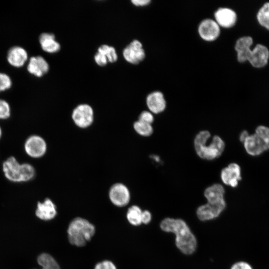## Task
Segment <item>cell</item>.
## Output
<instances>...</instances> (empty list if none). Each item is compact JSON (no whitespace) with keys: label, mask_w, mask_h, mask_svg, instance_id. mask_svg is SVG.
Returning <instances> with one entry per match:
<instances>
[{"label":"cell","mask_w":269,"mask_h":269,"mask_svg":"<svg viewBox=\"0 0 269 269\" xmlns=\"http://www.w3.org/2000/svg\"><path fill=\"white\" fill-rule=\"evenodd\" d=\"M41 49L48 53H55L60 49V45L55 39L54 34L52 33L43 32L38 38Z\"/></svg>","instance_id":"21"},{"label":"cell","mask_w":269,"mask_h":269,"mask_svg":"<svg viewBox=\"0 0 269 269\" xmlns=\"http://www.w3.org/2000/svg\"><path fill=\"white\" fill-rule=\"evenodd\" d=\"M253 44L251 37L245 36L240 38L236 41L235 49L237 52V59L240 62L248 60L252 50L250 46Z\"/></svg>","instance_id":"20"},{"label":"cell","mask_w":269,"mask_h":269,"mask_svg":"<svg viewBox=\"0 0 269 269\" xmlns=\"http://www.w3.org/2000/svg\"><path fill=\"white\" fill-rule=\"evenodd\" d=\"M269 57V51L264 45L257 44L251 51L248 61L255 67L260 68L265 66Z\"/></svg>","instance_id":"18"},{"label":"cell","mask_w":269,"mask_h":269,"mask_svg":"<svg viewBox=\"0 0 269 269\" xmlns=\"http://www.w3.org/2000/svg\"><path fill=\"white\" fill-rule=\"evenodd\" d=\"M146 104L149 111L153 114L162 113L166 107L164 95L160 91H154L149 94L146 98Z\"/></svg>","instance_id":"16"},{"label":"cell","mask_w":269,"mask_h":269,"mask_svg":"<svg viewBox=\"0 0 269 269\" xmlns=\"http://www.w3.org/2000/svg\"><path fill=\"white\" fill-rule=\"evenodd\" d=\"M67 233L69 242L71 245L83 247L94 235L95 228L86 219L77 217L69 224Z\"/></svg>","instance_id":"4"},{"label":"cell","mask_w":269,"mask_h":269,"mask_svg":"<svg viewBox=\"0 0 269 269\" xmlns=\"http://www.w3.org/2000/svg\"><path fill=\"white\" fill-rule=\"evenodd\" d=\"M249 135L248 133L246 131H244L240 134L239 139L241 142H243Z\"/></svg>","instance_id":"36"},{"label":"cell","mask_w":269,"mask_h":269,"mask_svg":"<svg viewBox=\"0 0 269 269\" xmlns=\"http://www.w3.org/2000/svg\"><path fill=\"white\" fill-rule=\"evenodd\" d=\"M230 269H253V268L249 263L241 261L234 263Z\"/></svg>","instance_id":"32"},{"label":"cell","mask_w":269,"mask_h":269,"mask_svg":"<svg viewBox=\"0 0 269 269\" xmlns=\"http://www.w3.org/2000/svg\"><path fill=\"white\" fill-rule=\"evenodd\" d=\"M37 260L38 264L41 267V269H60L57 262L49 254H41L37 257Z\"/></svg>","instance_id":"22"},{"label":"cell","mask_w":269,"mask_h":269,"mask_svg":"<svg viewBox=\"0 0 269 269\" xmlns=\"http://www.w3.org/2000/svg\"><path fill=\"white\" fill-rule=\"evenodd\" d=\"M138 120L152 125L154 121V118L153 114L150 111H144L139 114Z\"/></svg>","instance_id":"29"},{"label":"cell","mask_w":269,"mask_h":269,"mask_svg":"<svg viewBox=\"0 0 269 269\" xmlns=\"http://www.w3.org/2000/svg\"><path fill=\"white\" fill-rule=\"evenodd\" d=\"M225 188L222 184L214 183L206 187L203 194L207 203L217 204L225 201Z\"/></svg>","instance_id":"19"},{"label":"cell","mask_w":269,"mask_h":269,"mask_svg":"<svg viewBox=\"0 0 269 269\" xmlns=\"http://www.w3.org/2000/svg\"><path fill=\"white\" fill-rule=\"evenodd\" d=\"M72 118L78 127L82 129L88 128L94 121L93 109L88 104H80L73 110Z\"/></svg>","instance_id":"6"},{"label":"cell","mask_w":269,"mask_h":269,"mask_svg":"<svg viewBox=\"0 0 269 269\" xmlns=\"http://www.w3.org/2000/svg\"><path fill=\"white\" fill-rule=\"evenodd\" d=\"M220 178L222 183L230 187L235 188L241 179V167L236 163H231L221 171Z\"/></svg>","instance_id":"11"},{"label":"cell","mask_w":269,"mask_h":269,"mask_svg":"<svg viewBox=\"0 0 269 269\" xmlns=\"http://www.w3.org/2000/svg\"><path fill=\"white\" fill-rule=\"evenodd\" d=\"M226 201L217 204L206 203L196 209V214L198 219L202 222L215 219L219 217L226 208Z\"/></svg>","instance_id":"7"},{"label":"cell","mask_w":269,"mask_h":269,"mask_svg":"<svg viewBox=\"0 0 269 269\" xmlns=\"http://www.w3.org/2000/svg\"><path fill=\"white\" fill-rule=\"evenodd\" d=\"M152 219V215L150 211L145 210L142 211L141 214V223L143 224H149Z\"/></svg>","instance_id":"34"},{"label":"cell","mask_w":269,"mask_h":269,"mask_svg":"<svg viewBox=\"0 0 269 269\" xmlns=\"http://www.w3.org/2000/svg\"><path fill=\"white\" fill-rule=\"evenodd\" d=\"M257 18L261 25L269 30V3H265L259 10Z\"/></svg>","instance_id":"26"},{"label":"cell","mask_w":269,"mask_h":269,"mask_svg":"<svg viewBox=\"0 0 269 269\" xmlns=\"http://www.w3.org/2000/svg\"><path fill=\"white\" fill-rule=\"evenodd\" d=\"M12 85L11 77L7 74L0 72V93L9 90Z\"/></svg>","instance_id":"27"},{"label":"cell","mask_w":269,"mask_h":269,"mask_svg":"<svg viewBox=\"0 0 269 269\" xmlns=\"http://www.w3.org/2000/svg\"><path fill=\"white\" fill-rule=\"evenodd\" d=\"M131 2L136 6H143L148 5L151 1L150 0H133Z\"/></svg>","instance_id":"35"},{"label":"cell","mask_w":269,"mask_h":269,"mask_svg":"<svg viewBox=\"0 0 269 269\" xmlns=\"http://www.w3.org/2000/svg\"><path fill=\"white\" fill-rule=\"evenodd\" d=\"M10 115L11 108L9 104L6 100L0 99V120H6Z\"/></svg>","instance_id":"28"},{"label":"cell","mask_w":269,"mask_h":269,"mask_svg":"<svg viewBox=\"0 0 269 269\" xmlns=\"http://www.w3.org/2000/svg\"><path fill=\"white\" fill-rule=\"evenodd\" d=\"M2 129H1V127L0 126V139L2 136Z\"/></svg>","instance_id":"37"},{"label":"cell","mask_w":269,"mask_h":269,"mask_svg":"<svg viewBox=\"0 0 269 269\" xmlns=\"http://www.w3.org/2000/svg\"><path fill=\"white\" fill-rule=\"evenodd\" d=\"M123 54L125 59L133 64H138L145 56L142 43L136 39L132 41L124 48Z\"/></svg>","instance_id":"10"},{"label":"cell","mask_w":269,"mask_h":269,"mask_svg":"<svg viewBox=\"0 0 269 269\" xmlns=\"http://www.w3.org/2000/svg\"><path fill=\"white\" fill-rule=\"evenodd\" d=\"M24 149L29 157L39 158L43 156L47 151V143L42 136L32 134L26 139L24 143Z\"/></svg>","instance_id":"5"},{"label":"cell","mask_w":269,"mask_h":269,"mask_svg":"<svg viewBox=\"0 0 269 269\" xmlns=\"http://www.w3.org/2000/svg\"><path fill=\"white\" fill-rule=\"evenodd\" d=\"M255 134L263 139L269 141V128L264 126H259L256 130Z\"/></svg>","instance_id":"30"},{"label":"cell","mask_w":269,"mask_h":269,"mask_svg":"<svg viewBox=\"0 0 269 269\" xmlns=\"http://www.w3.org/2000/svg\"><path fill=\"white\" fill-rule=\"evenodd\" d=\"M94 269H117V268L112 262L106 260L98 263Z\"/></svg>","instance_id":"31"},{"label":"cell","mask_w":269,"mask_h":269,"mask_svg":"<svg viewBox=\"0 0 269 269\" xmlns=\"http://www.w3.org/2000/svg\"><path fill=\"white\" fill-rule=\"evenodd\" d=\"M243 144L247 152L252 156L259 155L269 149V141L264 140L255 134L249 135Z\"/></svg>","instance_id":"13"},{"label":"cell","mask_w":269,"mask_h":269,"mask_svg":"<svg viewBox=\"0 0 269 269\" xmlns=\"http://www.w3.org/2000/svg\"><path fill=\"white\" fill-rule=\"evenodd\" d=\"M94 60L95 62L100 66H104L108 62L106 56L98 52L94 56Z\"/></svg>","instance_id":"33"},{"label":"cell","mask_w":269,"mask_h":269,"mask_svg":"<svg viewBox=\"0 0 269 269\" xmlns=\"http://www.w3.org/2000/svg\"><path fill=\"white\" fill-rule=\"evenodd\" d=\"M196 154L201 159L212 160L219 157L225 148L224 140L218 135L212 136L207 130L199 132L193 141Z\"/></svg>","instance_id":"2"},{"label":"cell","mask_w":269,"mask_h":269,"mask_svg":"<svg viewBox=\"0 0 269 269\" xmlns=\"http://www.w3.org/2000/svg\"><path fill=\"white\" fill-rule=\"evenodd\" d=\"M98 52L106 56L109 62L114 63L118 59V55L116 49L113 46L103 44L98 48Z\"/></svg>","instance_id":"25"},{"label":"cell","mask_w":269,"mask_h":269,"mask_svg":"<svg viewBox=\"0 0 269 269\" xmlns=\"http://www.w3.org/2000/svg\"><path fill=\"white\" fill-rule=\"evenodd\" d=\"M56 214V205L50 199L46 198L42 202L37 203L35 215L39 219L44 221L50 220Z\"/></svg>","instance_id":"17"},{"label":"cell","mask_w":269,"mask_h":269,"mask_svg":"<svg viewBox=\"0 0 269 269\" xmlns=\"http://www.w3.org/2000/svg\"><path fill=\"white\" fill-rule=\"evenodd\" d=\"M142 212V211L138 206L133 205L130 207L127 213V218L129 222L135 226L141 225Z\"/></svg>","instance_id":"23"},{"label":"cell","mask_w":269,"mask_h":269,"mask_svg":"<svg viewBox=\"0 0 269 269\" xmlns=\"http://www.w3.org/2000/svg\"><path fill=\"white\" fill-rule=\"evenodd\" d=\"M159 227L164 232L175 235V246L183 254L191 255L195 253L197 248V240L184 220L166 217L161 221Z\"/></svg>","instance_id":"1"},{"label":"cell","mask_w":269,"mask_h":269,"mask_svg":"<svg viewBox=\"0 0 269 269\" xmlns=\"http://www.w3.org/2000/svg\"><path fill=\"white\" fill-rule=\"evenodd\" d=\"M26 69L31 75L36 77H41L48 72L49 65L42 56H33L29 58Z\"/></svg>","instance_id":"14"},{"label":"cell","mask_w":269,"mask_h":269,"mask_svg":"<svg viewBox=\"0 0 269 269\" xmlns=\"http://www.w3.org/2000/svg\"><path fill=\"white\" fill-rule=\"evenodd\" d=\"M109 196L111 202L118 207L126 206L131 199L129 188L121 183H115L111 187Z\"/></svg>","instance_id":"8"},{"label":"cell","mask_w":269,"mask_h":269,"mask_svg":"<svg viewBox=\"0 0 269 269\" xmlns=\"http://www.w3.org/2000/svg\"><path fill=\"white\" fill-rule=\"evenodd\" d=\"M215 20L220 27L228 28L233 26L237 21V14L231 8H219L214 13Z\"/></svg>","instance_id":"15"},{"label":"cell","mask_w":269,"mask_h":269,"mask_svg":"<svg viewBox=\"0 0 269 269\" xmlns=\"http://www.w3.org/2000/svg\"><path fill=\"white\" fill-rule=\"evenodd\" d=\"M2 170L5 177L12 182H28L35 176V169L32 164L29 163H20L12 156L3 161Z\"/></svg>","instance_id":"3"},{"label":"cell","mask_w":269,"mask_h":269,"mask_svg":"<svg viewBox=\"0 0 269 269\" xmlns=\"http://www.w3.org/2000/svg\"><path fill=\"white\" fill-rule=\"evenodd\" d=\"M6 58L8 63L14 68L23 67L29 59L27 50L18 45L11 47L7 52Z\"/></svg>","instance_id":"12"},{"label":"cell","mask_w":269,"mask_h":269,"mask_svg":"<svg viewBox=\"0 0 269 269\" xmlns=\"http://www.w3.org/2000/svg\"><path fill=\"white\" fill-rule=\"evenodd\" d=\"M135 132L142 136H149L153 133V128L151 124L144 123L137 120L133 125Z\"/></svg>","instance_id":"24"},{"label":"cell","mask_w":269,"mask_h":269,"mask_svg":"<svg viewBox=\"0 0 269 269\" xmlns=\"http://www.w3.org/2000/svg\"><path fill=\"white\" fill-rule=\"evenodd\" d=\"M198 32L200 37L206 41L216 40L220 34V27L215 20L206 18L199 24Z\"/></svg>","instance_id":"9"}]
</instances>
